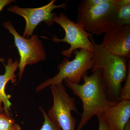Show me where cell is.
I'll use <instances>...</instances> for the list:
<instances>
[{"label":"cell","instance_id":"cell-1","mask_svg":"<svg viewBox=\"0 0 130 130\" xmlns=\"http://www.w3.org/2000/svg\"><path fill=\"white\" fill-rule=\"evenodd\" d=\"M82 79V84L64 80L66 86L79 98L83 104V112L76 130H82L93 116H101L107 109L118 102L108 99L100 69L95 70L89 76L86 73Z\"/></svg>","mask_w":130,"mask_h":130},{"label":"cell","instance_id":"cell-2","mask_svg":"<svg viewBox=\"0 0 130 130\" xmlns=\"http://www.w3.org/2000/svg\"><path fill=\"white\" fill-rule=\"evenodd\" d=\"M89 38L94 48L92 72L98 69L101 70L108 99L119 102L122 83L128 74L127 59L105 50L95 41L93 37Z\"/></svg>","mask_w":130,"mask_h":130},{"label":"cell","instance_id":"cell-3","mask_svg":"<svg viewBox=\"0 0 130 130\" xmlns=\"http://www.w3.org/2000/svg\"><path fill=\"white\" fill-rule=\"evenodd\" d=\"M118 3V0H108L103 4L92 5L83 0L77 8L76 23L92 35L105 34L116 26Z\"/></svg>","mask_w":130,"mask_h":130},{"label":"cell","instance_id":"cell-4","mask_svg":"<svg viewBox=\"0 0 130 130\" xmlns=\"http://www.w3.org/2000/svg\"><path fill=\"white\" fill-rule=\"evenodd\" d=\"M74 53V59L70 61L66 57L58 65V74L40 84L36 88V92H40L51 85L63 83L65 79L73 83H80L84 74L92 68L94 52L80 49Z\"/></svg>","mask_w":130,"mask_h":130},{"label":"cell","instance_id":"cell-5","mask_svg":"<svg viewBox=\"0 0 130 130\" xmlns=\"http://www.w3.org/2000/svg\"><path fill=\"white\" fill-rule=\"evenodd\" d=\"M53 98L52 107L47 113L49 118L62 130H76V120L72 111L78 113L75 100L68 94L63 83L50 86Z\"/></svg>","mask_w":130,"mask_h":130},{"label":"cell","instance_id":"cell-6","mask_svg":"<svg viewBox=\"0 0 130 130\" xmlns=\"http://www.w3.org/2000/svg\"><path fill=\"white\" fill-rule=\"evenodd\" d=\"M53 21L61 26L64 31L65 35L63 39H59L55 35L51 40L56 43L66 42L70 45L69 48L61 51L63 56L71 58L74 51L78 49L94 52V46L89 38L93 35L86 31L82 26L73 22L63 13L58 16L55 13Z\"/></svg>","mask_w":130,"mask_h":130},{"label":"cell","instance_id":"cell-7","mask_svg":"<svg viewBox=\"0 0 130 130\" xmlns=\"http://www.w3.org/2000/svg\"><path fill=\"white\" fill-rule=\"evenodd\" d=\"M3 25L13 36L15 46L18 50L20 56L18 75L20 81L27 65L34 64L46 59L42 41L36 35H32L28 39L23 37L17 32L10 21H6Z\"/></svg>","mask_w":130,"mask_h":130},{"label":"cell","instance_id":"cell-8","mask_svg":"<svg viewBox=\"0 0 130 130\" xmlns=\"http://www.w3.org/2000/svg\"><path fill=\"white\" fill-rule=\"evenodd\" d=\"M56 0H52L43 6L36 8H23L16 5H13L7 8L8 11L18 14L25 20L26 26L23 34V37L29 38L33 35L37 26L42 22L48 26L53 25V18L55 14L52 12L57 8L67 9L66 2L59 5H55Z\"/></svg>","mask_w":130,"mask_h":130},{"label":"cell","instance_id":"cell-9","mask_svg":"<svg viewBox=\"0 0 130 130\" xmlns=\"http://www.w3.org/2000/svg\"><path fill=\"white\" fill-rule=\"evenodd\" d=\"M99 44L111 53L129 59L130 25L114 26L105 33Z\"/></svg>","mask_w":130,"mask_h":130},{"label":"cell","instance_id":"cell-10","mask_svg":"<svg viewBox=\"0 0 130 130\" xmlns=\"http://www.w3.org/2000/svg\"><path fill=\"white\" fill-rule=\"evenodd\" d=\"M100 116L111 130H124L130 121V101H120Z\"/></svg>","mask_w":130,"mask_h":130},{"label":"cell","instance_id":"cell-11","mask_svg":"<svg viewBox=\"0 0 130 130\" xmlns=\"http://www.w3.org/2000/svg\"><path fill=\"white\" fill-rule=\"evenodd\" d=\"M19 64L18 60L14 61L12 58H8L7 64H3L5 68V73L2 75L0 74V104H3V113L8 116H11V103L9 99L11 95L7 94L5 89L9 81H11L12 83L16 82L17 76L15 72L18 68Z\"/></svg>","mask_w":130,"mask_h":130},{"label":"cell","instance_id":"cell-12","mask_svg":"<svg viewBox=\"0 0 130 130\" xmlns=\"http://www.w3.org/2000/svg\"><path fill=\"white\" fill-rule=\"evenodd\" d=\"M116 24V26L130 25V0H118Z\"/></svg>","mask_w":130,"mask_h":130},{"label":"cell","instance_id":"cell-13","mask_svg":"<svg viewBox=\"0 0 130 130\" xmlns=\"http://www.w3.org/2000/svg\"><path fill=\"white\" fill-rule=\"evenodd\" d=\"M0 130H22L14 119L4 113H0Z\"/></svg>","mask_w":130,"mask_h":130},{"label":"cell","instance_id":"cell-14","mask_svg":"<svg viewBox=\"0 0 130 130\" xmlns=\"http://www.w3.org/2000/svg\"><path fill=\"white\" fill-rule=\"evenodd\" d=\"M39 109L42 114L44 119V122L40 130H62L49 118L46 112L41 106L39 107Z\"/></svg>","mask_w":130,"mask_h":130},{"label":"cell","instance_id":"cell-15","mask_svg":"<svg viewBox=\"0 0 130 130\" xmlns=\"http://www.w3.org/2000/svg\"><path fill=\"white\" fill-rule=\"evenodd\" d=\"M125 83L121 89L119 101H130V61L128 63V72L125 79Z\"/></svg>","mask_w":130,"mask_h":130},{"label":"cell","instance_id":"cell-16","mask_svg":"<svg viewBox=\"0 0 130 130\" xmlns=\"http://www.w3.org/2000/svg\"><path fill=\"white\" fill-rule=\"evenodd\" d=\"M99 121L98 130H111L101 116H98Z\"/></svg>","mask_w":130,"mask_h":130},{"label":"cell","instance_id":"cell-17","mask_svg":"<svg viewBox=\"0 0 130 130\" xmlns=\"http://www.w3.org/2000/svg\"><path fill=\"white\" fill-rule=\"evenodd\" d=\"M14 2L15 1L13 0H0V12L5 6Z\"/></svg>","mask_w":130,"mask_h":130},{"label":"cell","instance_id":"cell-18","mask_svg":"<svg viewBox=\"0 0 130 130\" xmlns=\"http://www.w3.org/2000/svg\"><path fill=\"white\" fill-rule=\"evenodd\" d=\"M124 130H130V121L128 122L126 125Z\"/></svg>","mask_w":130,"mask_h":130},{"label":"cell","instance_id":"cell-19","mask_svg":"<svg viewBox=\"0 0 130 130\" xmlns=\"http://www.w3.org/2000/svg\"><path fill=\"white\" fill-rule=\"evenodd\" d=\"M3 112V107L2 106V105L0 104V113Z\"/></svg>","mask_w":130,"mask_h":130},{"label":"cell","instance_id":"cell-20","mask_svg":"<svg viewBox=\"0 0 130 130\" xmlns=\"http://www.w3.org/2000/svg\"><path fill=\"white\" fill-rule=\"evenodd\" d=\"M4 60L3 59H1L0 58V61L1 62H2L3 63H4Z\"/></svg>","mask_w":130,"mask_h":130}]
</instances>
